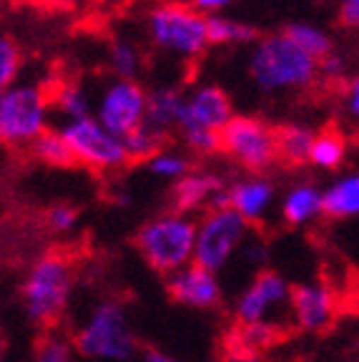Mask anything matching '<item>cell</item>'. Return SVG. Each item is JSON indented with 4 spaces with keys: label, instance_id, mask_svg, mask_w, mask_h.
<instances>
[{
    "label": "cell",
    "instance_id": "31",
    "mask_svg": "<svg viewBox=\"0 0 359 362\" xmlns=\"http://www.w3.org/2000/svg\"><path fill=\"white\" fill-rule=\"evenodd\" d=\"M28 3L40 11H78V8L95 3V0H28Z\"/></svg>",
    "mask_w": 359,
    "mask_h": 362
},
{
    "label": "cell",
    "instance_id": "20",
    "mask_svg": "<svg viewBox=\"0 0 359 362\" xmlns=\"http://www.w3.org/2000/svg\"><path fill=\"white\" fill-rule=\"evenodd\" d=\"M324 216L349 219L359 216V171L337 179L324 192Z\"/></svg>",
    "mask_w": 359,
    "mask_h": 362
},
{
    "label": "cell",
    "instance_id": "11",
    "mask_svg": "<svg viewBox=\"0 0 359 362\" xmlns=\"http://www.w3.org/2000/svg\"><path fill=\"white\" fill-rule=\"evenodd\" d=\"M289 300H292V287L284 282V277L271 269H261L236 302V322H274L269 320L271 310H279Z\"/></svg>",
    "mask_w": 359,
    "mask_h": 362
},
{
    "label": "cell",
    "instance_id": "4",
    "mask_svg": "<svg viewBox=\"0 0 359 362\" xmlns=\"http://www.w3.org/2000/svg\"><path fill=\"white\" fill-rule=\"evenodd\" d=\"M146 33L158 51L184 61H196L211 45L206 18L181 0L156 3L146 13Z\"/></svg>",
    "mask_w": 359,
    "mask_h": 362
},
{
    "label": "cell",
    "instance_id": "13",
    "mask_svg": "<svg viewBox=\"0 0 359 362\" xmlns=\"http://www.w3.org/2000/svg\"><path fill=\"white\" fill-rule=\"evenodd\" d=\"M171 211L186 214L196 209H213V206H229V189L219 174L208 171H191L189 176L174 181L169 192Z\"/></svg>",
    "mask_w": 359,
    "mask_h": 362
},
{
    "label": "cell",
    "instance_id": "23",
    "mask_svg": "<svg viewBox=\"0 0 359 362\" xmlns=\"http://www.w3.org/2000/svg\"><path fill=\"white\" fill-rule=\"evenodd\" d=\"M206 23H208V40H211V45H247V43L257 45L261 40L259 28H254L249 23L234 21V18L211 16L206 18Z\"/></svg>",
    "mask_w": 359,
    "mask_h": 362
},
{
    "label": "cell",
    "instance_id": "35",
    "mask_svg": "<svg viewBox=\"0 0 359 362\" xmlns=\"http://www.w3.org/2000/svg\"><path fill=\"white\" fill-rule=\"evenodd\" d=\"M194 11H199L204 18H211V16H221L224 8L231 6V0H186Z\"/></svg>",
    "mask_w": 359,
    "mask_h": 362
},
{
    "label": "cell",
    "instance_id": "6",
    "mask_svg": "<svg viewBox=\"0 0 359 362\" xmlns=\"http://www.w3.org/2000/svg\"><path fill=\"white\" fill-rule=\"evenodd\" d=\"M78 355L93 360H129L136 352V339L126 325L124 307L118 302H101L90 312L88 322L73 332Z\"/></svg>",
    "mask_w": 359,
    "mask_h": 362
},
{
    "label": "cell",
    "instance_id": "2",
    "mask_svg": "<svg viewBox=\"0 0 359 362\" xmlns=\"http://www.w3.org/2000/svg\"><path fill=\"white\" fill-rule=\"evenodd\" d=\"M249 76L264 93L307 90L319 78V61L307 56L286 33H271L249 53Z\"/></svg>",
    "mask_w": 359,
    "mask_h": 362
},
{
    "label": "cell",
    "instance_id": "26",
    "mask_svg": "<svg viewBox=\"0 0 359 362\" xmlns=\"http://www.w3.org/2000/svg\"><path fill=\"white\" fill-rule=\"evenodd\" d=\"M294 43L302 48L307 56H312L314 61H324L331 53V38L326 30H322L319 25H312V23H289L284 30Z\"/></svg>",
    "mask_w": 359,
    "mask_h": 362
},
{
    "label": "cell",
    "instance_id": "18",
    "mask_svg": "<svg viewBox=\"0 0 359 362\" xmlns=\"http://www.w3.org/2000/svg\"><path fill=\"white\" fill-rule=\"evenodd\" d=\"M317 131L302 124H286L276 129V156L279 164L289 166V169H299V166L309 164L312 156V146H314Z\"/></svg>",
    "mask_w": 359,
    "mask_h": 362
},
{
    "label": "cell",
    "instance_id": "9",
    "mask_svg": "<svg viewBox=\"0 0 359 362\" xmlns=\"http://www.w3.org/2000/svg\"><path fill=\"white\" fill-rule=\"evenodd\" d=\"M249 221L231 206H213L204 211L196 232V252L194 264L208 272H219L234 255V249L244 242Z\"/></svg>",
    "mask_w": 359,
    "mask_h": 362
},
{
    "label": "cell",
    "instance_id": "22",
    "mask_svg": "<svg viewBox=\"0 0 359 362\" xmlns=\"http://www.w3.org/2000/svg\"><path fill=\"white\" fill-rule=\"evenodd\" d=\"M108 66H111L113 78L136 81L141 74V68H143L141 48L134 40L124 38V35H113L108 40Z\"/></svg>",
    "mask_w": 359,
    "mask_h": 362
},
{
    "label": "cell",
    "instance_id": "34",
    "mask_svg": "<svg viewBox=\"0 0 359 362\" xmlns=\"http://www.w3.org/2000/svg\"><path fill=\"white\" fill-rule=\"evenodd\" d=\"M339 23L349 30H359V0H342L339 3Z\"/></svg>",
    "mask_w": 359,
    "mask_h": 362
},
{
    "label": "cell",
    "instance_id": "17",
    "mask_svg": "<svg viewBox=\"0 0 359 362\" xmlns=\"http://www.w3.org/2000/svg\"><path fill=\"white\" fill-rule=\"evenodd\" d=\"M186 96L174 86H158V88L148 90V111L143 124L148 129L158 131L163 136H174L179 131L181 108H184Z\"/></svg>",
    "mask_w": 359,
    "mask_h": 362
},
{
    "label": "cell",
    "instance_id": "29",
    "mask_svg": "<svg viewBox=\"0 0 359 362\" xmlns=\"http://www.w3.org/2000/svg\"><path fill=\"white\" fill-rule=\"evenodd\" d=\"M33 362H71V345L56 332H40L33 347Z\"/></svg>",
    "mask_w": 359,
    "mask_h": 362
},
{
    "label": "cell",
    "instance_id": "7",
    "mask_svg": "<svg viewBox=\"0 0 359 362\" xmlns=\"http://www.w3.org/2000/svg\"><path fill=\"white\" fill-rule=\"evenodd\" d=\"M58 131L66 139L68 148L73 151L76 161L86 169L103 174V171H118L134 164L124 139L111 134L95 116L66 121Z\"/></svg>",
    "mask_w": 359,
    "mask_h": 362
},
{
    "label": "cell",
    "instance_id": "28",
    "mask_svg": "<svg viewBox=\"0 0 359 362\" xmlns=\"http://www.w3.org/2000/svg\"><path fill=\"white\" fill-rule=\"evenodd\" d=\"M20 66H23V53H20V48H18V43L11 35H3V38H0V86H3V88L16 86Z\"/></svg>",
    "mask_w": 359,
    "mask_h": 362
},
{
    "label": "cell",
    "instance_id": "5",
    "mask_svg": "<svg viewBox=\"0 0 359 362\" xmlns=\"http://www.w3.org/2000/svg\"><path fill=\"white\" fill-rule=\"evenodd\" d=\"M51 90L33 83H16L0 93V136L6 146L30 148L48 131Z\"/></svg>",
    "mask_w": 359,
    "mask_h": 362
},
{
    "label": "cell",
    "instance_id": "14",
    "mask_svg": "<svg viewBox=\"0 0 359 362\" xmlns=\"http://www.w3.org/2000/svg\"><path fill=\"white\" fill-rule=\"evenodd\" d=\"M289 305L297 327L307 332H326L337 320V294L326 284H294Z\"/></svg>",
    "mask_w": 359,
    "mask_h": 362
},
{
    "label": "cell",
    "instance_id": "37",
    "mask_svg": "<svg viewBox=\"0 0 359 362\" xmlns=\"http://www.w3.org/2000/svg\"><path fill=\"white\" fill-rule=\"evenodd\" d=\"M266 257V252H264V247L261 244H249L247 247V259H252V262H261Z\"/></svg>",
    "mask_w": 359,
    "mask_h": 362
},
{
    "label": "cell",
    "instance_id": "12",
    "mask_svg": "<svg viewBox=\"0 0 359 362\" xmlns=\"http://www.w3.org/2000/svg\"><path fill=\"white\" fill-rule=\"evenodd\" d=\"M234 106H231V98L221 86L213 83H201L191 90L181 108V119H179V134L191 126H201L208 131H224V126L234 119Z\"/></svg>",
    "mask_w": 359,
    "mask_h": 362
},
{
    "label": "cell",
    "instance_id": "25",
    "mask_svg": "<svg viewBox=\"0 0 359 362\" xmlns=\"http://www.w3.org/2000/svg\"><path fill=\"white\" fill-rule=\"evenodd\" d=\"M28 151L35 161H40V164H45V166H53V169H71V166L78 164L73 151L68 148L66 139L61 136V131H56V129L45 131Z\"/></svg>",
    "mask_w": 359,
    "mask_h": 362
},
{
    "label": "cell",
    "instance_id": "21",
    "mask_svg": "<svg viewBox=\"0 0 359 362\" xmlns=\"http://www.w3.org/2000/svg\"><path fill=\"white\" fill-rule=\"evenodd\" d=\"M51 108L58 111L66 121H78L93 116L90 93L78 81H61L51 90Z\"/></svg>",
    "mask_w": 359,
    "mask_h": 362
},
{
    "label": "cell",
    "instance_id": "27",
    "mask_svg": "<svg viewBox=\"0 0 359 362\" xmlns=\"http://www.w3.org/2000/svg\"><path fill=\"white\" fill-rule=\"evenodd\" d=\"M148 169L156 176H161V179L179 181L194 171V164H191V158L186 156V153L174 151V148H163V151H158L156 156L148 161Z\"/></svg>",
    "mask_w": 359,
    "mask_h": 362
},
{
    "label": "cell",
    "instance_id": "33",
    "mask_svg": "<svg viewBox=\"0 0 359 362\" xmlns=\"http://www.w3.org/2000/svg\"><path fill=\"white\" fill-rule=\"evenodd\" d=\"M344 106H347V113L352 116V121L359 124V76L347 81L344 86Z\"/></svg>",
    "mask_w": 359,
    "mask_h": 362
},
{
    "label": "cell",
    "instance_id": "24",
    "mask_svg": "<svg viewBox=\"0 0 359 362\" xmlns=\"http://www.w3.org/2000/svg\"><path fill=\"white\" fill-rule=\"evenodd\" d=\"M344 158H347V139L337 129L317 131L309 164L322 171H334L344 164Z\"/></svg>",
    "mask_w": 359,
    "mask_h": 362
},
{
    "label": "cell",
    "instance_id": "30",
    "mask_svg": "<svg viewBox=\"0 0 359 362\" xmlns=\"http://www.w3.org/2000/svg\"><path fill=\"white\" fill-rule=\"evenodd\" d=\"M43 221L51 232L68 234L76 226V221H78V209L71 206V204H56V206H51V209L45 211Z\"/></svg>",
    "mask_w": 359,
    "mask_h": 362
},
{
    "label": "cell",
    "instance_id": "3",
    "mask_svg": "<svg viewBox=\"0 0 359 362\" xmlns=\"http://www.w3.org/2000/svg\"><path fill=\"white\" fill-rule=\"evenodd\" d=\"M196 232L199 224H194L186 214L169 211L141 226L134 237V247L153 272L171 277L194 259Z\"/></svg>",
    "mask_w": 359,
    "mask_h": 362
},
{
    "label": "cell",
    "instance_id": "32",
    "mask_svg": "<svg viewBox=\"0 0 359 362\" xmlns=\"http://www.w3.org/2000/svg\"><path fill=\"white\" fill-rule=\"evenodd\" d=\"M319 78L342 81L344 78V58L342 56H334V53H331L329 58L319 61Z\"/></svg>",
    "mask_w": 359,
    "mask_h": 362
},
{
    "label": "cell",
    "instance_id": "19",
    "mask_svg": "<svg viewBox=\"0 0 359 362\" xmlns=\"http://www.w3.org/2000/svg\"><path fill=\"white\" fill-rule=\"evenodd\" d=\"M324 214V192L312 184H297L286 192L281 202V216L289 226L309 224L314 216Z\"/></svg>",
    "mask_w": 359,
    "mask_h": 362
},
{
    "label": "cell",
    "instance_id": "1",
    "mask_svg": "<svg viewBox=\"0 0 359 362\" xmlns=\"http://www.w3.org/2000/svg\"><path fill=\"white\" fill-rule=\"evenodd\" d=\"M76 257L66 249H51L33 262L20 284L23 310L40 332H56L73 292Z\"/></svg>",
    "mask_w": 359,
    "mask_h": 362
},
{
    "label": "cell",
    "instance_id": "15",
    "mask_svg": "<svg viewBox=\"0 0 359 362\" xmlns=\"http://www.w3.org/2000/svg\"><path fill=\"white\" fill-rule=\"evenodd\" d=\"M166 292H169L171 302L196 307V310H211L221 302V289L213 272L204 269L194 262L171 277H166Z\"/></svg>",
    "mask_w": 359,
    "mask_h": 362
},
{
    "label": "cell",
    "instance_id": "36",
    "mask_svg": "<svg viewBox=\"0 0 359 362\" xmlns=\"http://www.w3.org/2000/svg\"><path fill=\"white\" fill-rule=\"evenodd\" d=\"M143 362H176V360L166 355V352L153 350V347H146V350H143Z\"/></svg>",
    "mask_w": 359,
    "mask_h": 362
},
{
    "label": "cell",
    "instance_id": "16",
    "mask_svg": "<svg viewBox=\"0 0 359 362\" xmlns=\"http://www.w3.org/2000/svg\"><path fill=\"white\" fill-rule=\"evenodd\" d=\"M271 202H274V184L264 176H249L229 187V206L239 211L249 224L264 219Z\"/></svg>",
    "mask_w": 359,
    "mask_h": 362
},
{
    "label": "cell",
    "instance_id": "10",
    "mask_svg": "<svg viewBox=\"0 0 359 362\" xmlns=\"http://www.w3.org/2000/svg\"><path fill=\"white\" fill-rule=\"evenodd\" d=\"M148 90L139 81L111 78L95 98L93 116L118 139H129L146 121Z\"/></svg>",
    "mask_w": 359,
    "mask_h": 362
},
{
    "label": "cell",
    "instance_id": "8",
    "mask_svg": "<svg viewBox=\"0 0 359 362\" xmlns=\"http://www.w3.org/2000/svg\"><path fill=\"white\" fill-rule=\"evenodd\" d=\"M221 153L231 156L252 176H261V171L279 161L276 129L257 116L236 113L221 131Z\"/></svg>",
    "mask_w": 359,
    "mask_h": 362
}]
</instances>
